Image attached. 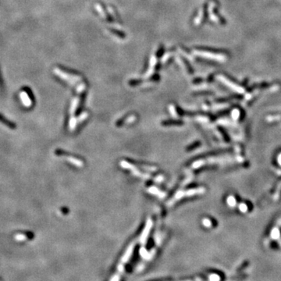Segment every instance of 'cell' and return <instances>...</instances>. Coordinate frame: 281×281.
I'll return each instance as SVG.
<instances>
[{"mask_svg": "<svg viewBox=\"0 0 281 281\" xmlns=\"http://www.w3.org/2000/svg\"><path fill=\"white\" fill-rule=\"evenodd\" d=\"M88 117V113L87 112H85L82 114L78 117V118H77V120H78V123H81V122H83L85 120H86Z\"/></svg>", "mask_w": 281, "mask_h": 281, "instance_id": "cell-10", "label": "cell"}, {"mask_svg": "<svg viewBox=\"0 0 281 281\" xmlns=\"http://www.w3.org/2000/svg\"><path fill=\"white\" fill-rule=\"evenodd\" d=\"M134 120H135V117H134V116H131V117H128V118L126 120L125 123H132V122H134Z\"/></svg>", "mask_w": 281, "mask_h": 281, "instance_id": "cell-13", "label": "cell"}, {"mask_svg": "<svg viewBox=\"0 0 281 281\" xmlns=\"http://www.w3.org/2000/svg\"><path fill=\"white\" fill-rule=\"evenodd\" d=\"M78 102H79V98H74V100H73V102H72V103H71V107H70V114H74V112L76 111L77 108H78Z\"/></svg>", "mask_w": 281, "mask_h": 281, "instance_id": "cell-8", "label": "cell"}, {"mask_svg": "<svg viewBox=\"0 0 281 281\" xmlns=\"http://www.w3.org/2000/svg\"><path fill=\"white\" fill-rule=\"evenodd\" d=\"M0 121H1L2 123H5V124H6V125H7V126H10V127H11V128H13V127H14V126H13V124H12V123H10V122H9V121H8V120H6L5 119V118H3V117H2V116H0Z\"/></svg>", "mask_w": 281, "mask_h": 281, "instance_id": "cell-12", "label": "cell"}, {"mask_svg": "<svg viewBox=\"0 0 281 281\" xmlns=\"http://www.w3.org/2000/svg\"><path fill=\"white\" fill-rule=\"evenodd\" d=\"M120 166L121 167H123V169H126V170H130V172H132L133 170H134L136 168V166L133 164H130V162H126V161L122 160L120 162Z\"/></svg>", "mask_w": 281, "mask_h": 281, "instance_id": "cell-6", "label": "cell"}, {"mask_svg": "<svg viewBox=\"0 0 281 281\" xmlns=\"http://www.w3.org/2000/svg\"><path fill=\"white\" fill-rule=\"evenodd\" d=\"M164 180V177H163V176L162 175H158L157 177L155 178V182H157V183H161L162 180Z\"/></svg>", "mask_w": 281, "mask_h": 281, "instance_id": "cell-14", "label": "cell"}, {"mask_svg": "<svg viewBox=\"0 0 281 281\" xmlns=\"http://www.w3.org/2000/svg\"><path fill=\"white\" fill-rule=\"evenodd\" d=\"M77 123H78V120L77 118L72 117L70 120V123H69V127H70V130H74L77 126Z\"/></svg>", "mask_w": 281, "mask_h": 281, "instance_id": "cell-9", "label": "cell"}, {"mask_svg": "<svg viewBox=\"0 0 281 281\" xmlns=\"http://www.w3.org/2000/svg\"><path fill=\"white\" fill-rule=\"evenodd\" d=\"M131 173H132L133 175L135 176V177H141V178H142V179L148 180V179H150V178H151V176L149 175V174L141 173V172H140L139 170H138V169H135V170H133Z\"/></svg>", "mask_w": 281, "mask_h": 281, "instance_id": "cell-5", "label": "cell"}, {"mask_svg": "<svg viewBox=\"0 0 281 281\" xmlns=\"http://www.w3.org/2000/svg\"><path fill=\"white\" fill-rule=\"evenodd\" d=\"M148 192L150 193V194H153V195H155V196L158 197L159 198H164L166 196V194L163 191H160L159 189H158L157 187H154V186H152V187H149L148 189Z\"/></svg>", "mask_w": 281, "mask_h": 281, "instance_id": "cell-3", "label": "cell"}, {"mask_svg": "<svg viewBox=\"0 0 281 281\" xmlns=\"http://www.w3.org/2000/svg\"><path fill=\"white\" fill-rule=\"evenodd\" d=\"M184 197H185V191H181V190H180V191H178L175 194V195H174V198H172L171 200L169 201V202H167V204H166V205H167V206H168V207H171V206H173V205H174V204L177 201L180 200V199H181V198H184Z\"/></svg>", "mask_w": 281, "mask_h": 281, "instance_id": "cell-2", "label": "cell"}, {"mask_svg": "<svg viewBox=\"0 0 281 281\" xmlns=\"http://www.w3.org/2000/svg\"><path fill=\"white\" fill-rule=\"evenodd\" d=\"M204 189L202 188H198V189H189L187 191H185V196H192L194 194H200V193L203 192Z\"/></svg>", "mask_w": 281, "mask_h": 281, "instance_id": "cell-7", "label": "cell"}, {"mask_svg": "<svg viewBox=\"0 0 281 281\" xmlns=\"http://www.w3.org/2000/svg\"><path fill=\"white\" fill-rule=\"evenodd\" d=\"M66 160L69 162H70L71 164L74 165V166H78V167H82L84 166L83 162L78 158H74V157H66Z\"/></svg>", "mask_w": 281, "mask_h": 281, "instance_id": "cell-4", "label": "cell"}, {"mask_svg": "<svg viewBox=\"0 0 281 281\" xmlns=\"http://www.w3.org/2000/svg\"><path fill=\"white\" fill-rule=\"evenodd\" d=\"M169 110H170V114H171L172 117H174V118H177V111H176L175 107H174L173 105H170V106H169Z\"/></svg>", "mask_w": 281, "mask_h": 281, "instance_id": "cell-11", "label": "cell"}, {"mask_svg": "<svg viewBox=\"0 0 281 281\" xmlns=\"http://www.w3.org/2000/svg\"><path fill=\"white\" fill-rule=\"evenodd\" d=\"M152 225H153L152 220L151 219V218H148L147 222H146L145 227V229H144L143 232H142V236H141V242H142V243H145V242L146 241V240H147V238H148V236L149 231H150L151 228L152 227Z\"/></svg>", "mask_w": 281, "mask_h": 281, "instance_id": "cell-1", "label": "cell"}]
</instances>
